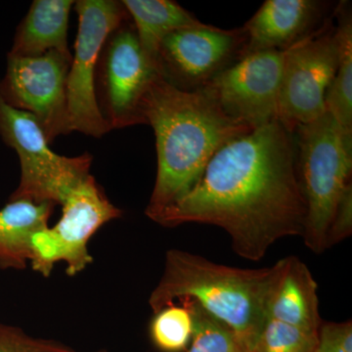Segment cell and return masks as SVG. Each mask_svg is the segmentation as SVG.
I'll use <instances>...</instances> for the list:
<instances>
[{"label":"cell","instance_id":"obj_5","mask_svg":"<svg viewBox=\"0 0 352 352\" xmlns=\"http://www.w3.org/2000/svg\"><path fill=\"white\" fill-rule=\"evenodd\" d=\"M0 138L20 159V184L10 200L62 205L72 190L89 175V154L71 157L53 152L34 116L9 105L1 95Z\"/></svg>","mask_w":352,"mask_h":352},{"label":"cell","instance_id":"obj_10","mask_svg":"<svg viewBox=\"0 0 352 352\" xmlns=\"http://www.w3.org/2000/svg\"><path fill=\"white\" fill-rule=\"evenodd\" d=\"M72 59L50 51L34 57L10 56L0 95L9 105L34 116L51 143L69 131L67 78Z\"/></svg>","mask_w":352,"mask_h":352},{"label":"cell","instance_id":"obj_7","mask_svg":"<svg viewBox=\"0 0 352 352\" xmlns=\"http://www.w3.org/2000/svg\"><path fill=\"white\" fill-rule=\"evenodd\" d=\"M160 76L127 18L108 36L97 66V101L110 131L145 124L143 100Z\"/></svg>","mask_w":352,"mask_h":352},{"label":"cell","instance_id":"obj_13","mask_svg":"<svg viewBox=\"0 0 352 352\" xmlns=\"http://www.w3.org/2000/svg\"><path fill=\"white\" fill-rule=\"evenodd\" d=\"M336 6L320 0H266L245 23V56L286 51L312 36L333 16Z\"/></svg>","mask_w":352,"mask_h":352},{"label":"cell","instance_id":"obj_21","mask_svg":"<svg viewBox=\"0 0 352 352\" xmlns=\"http://www.w3.org/2000/svg\"><path fill=\"white\" fill-rule=\"evenodd\" d=\"M318 335L268 319L252 352H314Z\"/></svg>","mask_w":352,"mask_h":352},{"label":"cell","instance_id":"obj_16","mask_svg":"<svg viewBox=\"0 0 352 352\" xmlns=\"http://www.w3.org/2000/svg\"><path fill=\"white\" fill-rule=\"evenodd\" d=\"M55 206L20 199L0 210V267L23 270L31 263L32 237L48 227Z\"/></svg>","mask_w":352,"mask_h":352},{"label":"cell","instance_id":"obj_2","mask_svg":"<svg viewBox=\"0 0 352 352\" xmlns=\"http://www.w3.org/2000/svg\"><path fill=\"white\" fill-rule=\"evenodd\" d=\"M142 115L156 136V182L145 210L151 220L193 188L220 148L254 131L227 117L203 90L183 91L162 76L148 90Z\"/></svg>","mask_w":352,"mask_h":352},{"label":"cell","instance_id":"obj_24","mask_svg":"<svg viewBox=\"0 0 352 352\" xmlns=\"http://www.w3.org/2000/svg\"><path fill=\"white\" fill-rule=\"evenodd\" d=\"M315 352H352L351 321L322 322Z\"/></svg>","mask_w":352,"mask_h":352},{"label":"cell","instance_id":"obj_8","mask_svg":"<svg viewBox=\"0 0 352 352\" xmlns=\"http://www.w3.org/2000/svg\"><path fill=\"white\" fill-rule=\"evenodd\" d=\"M333 18L312 36L285 51L277 120L291 133L327 112L326 92L339 63Z\"/></svg>","mask_w":352,"mask_h":352},{"label":"cell","instance_id":"obj_4","mask_svg":"<svg viewBox=\"0 0 352 352\" xmlns=\"http://www.w3.org/2000/svg\"><path fill=\"white\" fill-rule=\"evenodd\" d=\"M296 168L307 206L303 240L307 249L320 254L344 187L351 182L352 149L328 112L294 132Z\"/></svg>","mask_w":352,"mask_h":352},{"label":"cell","instance_id":"obj_9","mask_svg":"<svg viewBox=\"0 0 352 352\" xmlns=\"http://www.w3.org/2000/svg\"><path fill=\"white\" fill-rule=\"evenodd\" d=\"M244 28L222 30L203 23L168 34L160 45L162 78L177 89L197 91L245 56Z\"/></svg>","mask_w":352,"mask_h":352},{"label":"cell","instance_id":"obj_12","mask_svg":"<svg viewBox=\"0 0 352 352\" xmlns=\"http://www.w3.org/2000/svg\"><path fill=\"white\" fill-rule=\"evenodd\" d=\"M62 215L44 231L55 263L65 261L69 276H76L92 263L88 243L102 226L120 219L122 210L109 200L94 176L88 175L62 204Z\"/></svg>","mask_w":352,"mask_h":352},{"label":"cell","instance_id":"obj_11","mask_svg":"<svg viewBox=\"0 0 352 352\" xmlns=\"http://www.w3.org/2000/svg\"><path fill=\"white\" fill-rule=\"evenodd\" d=\"M285 51L252 53L201 88L227 117L258 129L278 120Z\"/></svg>","mask_w":352,"mask_h":352},{"label":"cell","instance_id":"obj_6","mask_svg":"<svg viewBox=\"0 0 352 352\" xmlns=\"http://www.w3.org/2000/svg\"><path fill=\"white\" fill-rule=\"evenodd\" d=\"M75 6L78 29L67 78L69 131L101 138L110 129L97 101V66L108 36L129 15L113 0H80Z\"/></svg>","mask_w":352,"mask_h":352},{"label":"cell","instance_id":"obj_1","mask_svg":"<svg viewBox=\"0 0 352 352\" xmlns=\"http://www.w3.org/2000/svg\"><path fill=\"white\" fill-rule=\"evenodd\" d=\"M307 215L294 133L274 120L220 148L193 188L153 221L219 226L238 256L258 261L277 241L302 237Z\"/></svg>","mask_w":352,"mask_h":352},{"label":"cell","instance_id":"obj_3","mask_svg":"<svg viewBox=\"0 0 352 352\" xmlns=\"http://www.w3.org/2000/svg\"><path fill=\"white\" fill-rule=\"evenodd\" d=\"M277 271L276 263L245 270L171 249L166 252L163 275L148 302L156 314L176 300H193L232 329L252 352L270 319L268 303Z\"/></svg>","mask_w":352,"mask_h":352},{"label":"cell","instance_id":"obj_20","mask_svg":"<svg viewBox=\"0 0 352 352\" xmlns=\"http://www.w3.org/2000/svg\"><path fill=\"white\" fill-rule=\"evenodd\" d=\"M166 305L154 314L150 323L153 344L164 352H182L191 342L193 317L188 305L183 300Z\"/></svg>","mask_w":352,"mask_h":352},{"label":"cell","instance_id":"obj_15","mask_svg":"<svg viewBox=\"0 0 352 352\" xmlns=\"http://www.w3.org/2000/svg\"><path fill=\"white\" fill-rule=\"evenodd\" d=\"M72 0H36L17 30L10 56L34 57L57 51L72 59L68 46Z\"/></svg>","mask_w":352,"mask_h":352},{"label":"cell","instance_id":"obj_23","mask_svg":"<svg viewBox=\"0 0 352 352\" xmlns=\"http://www.w3.org/2000/svg\"><path fill=\"white\" fill-rule=\"evenodd\" d=\"M352 234V184L351 182L344 187L340 195L332 221L326 236V249L339 244L347 239Z\"/></svg>","mask_w":352,"mask_h":352},{"label":"cell","instance_id":"obj_14","mask_svg":"<svg viewBox=\"0 0 352 352\" xmlns=\"http://www.w3.org/2000/svg\"><path fill=\"white\" fill-rule=\"evenodd\" d=\"M278 271L268 303V317L318 335V285L307 264L295 256L276 263Z\"/></svg>","mask_w":352,"mask_h":352},{"label":"cell","instance_id":"obj_26","mask_svg":"<svg viewBox=\"0 0 352 352\" xmlns=\"http://www.w3.org/2000/svg\"><path fill=\"white\" fill-rule=\"evenodd\" d=\"M315 352V351H314Z\"/></svg>","mask_w":352,"mask_h":352},{"label":"cell","instance_id":"obj_22","mask_svg":"<svg viewBox=\"0 0 352 352\" xmlns=\"http://www.w3.org/2000/svg\"><path fill=\"white\" fill-rule=\"evenodd\" d=\"M0 352H78L57 340L31 337L18 328L0 324Z\"/></svg>","mask_w":352,"mask_h":352},{"label":"cell","instance_id":"obj_17","mask_svg":"<svg viewBox=\"0 0 352 352\" xmlns=\"http://www.w3.org/2000/svg\"><path fill=\"white\" fill-rule=\"evenodd\" d=\"M122 3L131 17L141 47L157 71V52L164 38L177 30L201 23L170 0H124Z\"/></svg>","mask_w":352,"mask_h":352},{"label":"cell","instance_id":"obj_18","mask_svg":"<svg viewBox=\"0 0 352 352\" xmlns=\"http://www.w3.org/2000/svg\"><path fill=\"white\" fill-rule=\"evenodd\" d=\"M339 63L325 96L327 112L339 126L347 147L352 149V13L351 2L335 7Z\"/></svg>","mask_w":352,"mask_h":352},{"label":"cell","instance_id":"obj_25","mask_svg":"<svg viewBox=\"0 0 352 352\" xmlns=\"http://www.w3.org/2000/svg\"><path fill=\"white\" fill-rule=\"evenodd\" d=\"M97 352H107V351H97Z\"/></svg>","mask_w":352,"mask_h":352},{"label":"cell","instance_id":"obj_19","mask_svg":"<svg viewBox=\"0 0 352 352\" xmlns=\"http://www.w3.org/2000/svg\"><path fill=\"white\" fill-rule=\"evenodd\" d=\"M187 303L193 317L192 344L188 352H252L226 323L190 300Z\"/></svg>","mask_w":352,"mask_h":352}]
</instances>
